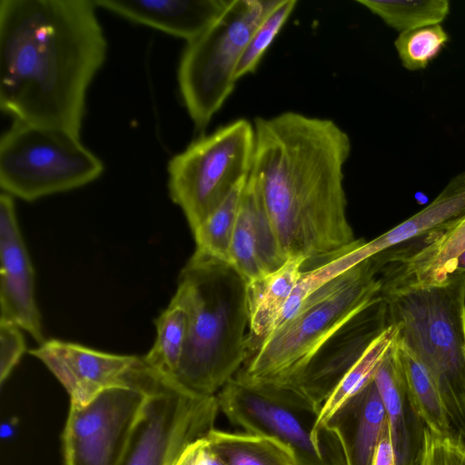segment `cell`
I'll use <instances>...</instances> for the list:
<instances>
[{
	"label": "cell",
	"mask_w": 465,
	"mask_h": 465,
	"mask_svg": "<svg viewBox=\"0 0 465 465\" xmlns=\"http://www.w3.org/2000/svg\"><path fill=\"white\" fill-rule=\"evenodd\" d=\"M253 126L249 176L284 257H304V272L354 247L360 239L346 216L343 186L351 153L346 132L331 119L296 112L257 117Z\"/></svg>",
	"instance_id": "cell-1"
},
{
	"label": "cell",
	"mask_w": 465,
	"mask_h": 465,
	"mask_svg": "<svg viewBox=\"0 0 465 465\" xmlns=\"http://www.w3.org/2000/svg\"><path fill=\"white\" fill-rule=\"evenodd\" d=\"M94 0L0 1V108L80 137L107 42Z\"/></svg>",
	"instance_id": "cell-2"
},
{
	"label": "cell",
	"mask_w": 465,
	"mask_h": 465,
	"mask_svg": "<svg viewBox=\"0 0 465 465\" xmlns=\"http://www.w3.org/2000/svg\"><path fill=\"white\" fill-rule=\"evenodd\" d=\"M175 294L189 317L175 381L193 393L216 395L249 357L247 282L232 265L194 252Z\"/></svg>",
	"instance_id": "cell-3"
},
{
	"label": "cell",
	"mask_w": 465,
	"mask_h": 465,
	"mask_svg": "<svg viewBox=\"0 0 465 465\" xmlns=\"http://www.w3.org/2000/svg\"><path fill=\"white\" fill-rule=\"evenodd\" d=\"M380 294L401 343L433 379L456 440L465 446V274Z\"/></svg>",
	"instance_id": "cell-4"
},
{
	"label": "cell",
	"mask_w": 465,
	"mask_h": 465,
	"mask_svg": "<svg viewBox=\"0 0 465 465\" xmlns=\"http://www.w3.org/2000/svg\"><path fill=\"white\" fill-rule=\"evenodd\" d=\"M380 290L371 259L360 262L310 295L294 317L259 343L234 377L248 382L283 381Z\"/></svg>",
	"instance_id": "cell-5"
},
{
	"label": "cell",
	"mask_w": 465,
	"mask_h": 465,
	"mask_svg": "<svg viewBox=\"0 0 465 465\" xmlns=\"http://www.w3.org/2000/svg\"><path fill=\"white\" fill-rule=\"evenodd\" d=\"M216 397L232 424L283 443L299 465H346L337 435L318 428L322 407L293 388L233 377Z\"/></svg>",
	"instance_id": "cell-6"
},
{
	"label": "cell",
	"mask_w": 465,
	"mask_h": 465,
	"mask_svg": "<svg viewBox=\"0 0 465 465\" xmlns=\"http://www.w3.org/2000/svg\"><path fill=\"white\" fill-rule=\"evenodd\" d=\"M279 0H230L214 23L187 43L177 71L194 126L203 130L234 89L235 73L254 30Z\"/></svg>",
	"instance_id": "cell-7"
},
{
	"label": "cell",
	"mask_w": 465,
	"mask_h": 465,
	"mask_svg": "<svg viewBox=\"0 0 465 465\" xmlns=\"http://www.w3.org/2000/svg\"><path fill=\"white\" fill-rule=\"evenodd\" d=\"M72 134L14 120L0 139L2 191L26 202L82 187L104 172Z\"/></svg>",
	"instance_id": "cell-8"
},
{
	"label": "cell",
	"mask_w": 465,
	"mask_h": 465,
	"mask_svg": "<svg viewBox=\"0 0 465 465\" xmlns=\"http://www.w3.org/2000/svg\"><path fill=\"white\" fill-rule=\"evenodd\" d=\"M253 124L241 118L202 135L168 162V189L191 230L201 224L251 173Z\"/></svg>",
	"instance_id": "cell-9"
},
{
	"label": "cell",
	"mask_w": 465,
	"mask_h": 465,
	"mask_svg": "<svg viewBox=\"0 0 465 465\" xmlns=\"http://www.w3.org/2000/svg\"><path fill=\"white\" fill-rule=\"evenodd\" d=\"M219 410L216 395L178 384L149 395L118 465H174L190 443L214 429Z\"/></svg>",
	"instance_id": "cell-10"
},
{
	"label": "cell",
	"mask_w": 465,
	"mask_h": 465,
	"mask_svg": "<svg viewBox=\"0 0 465 465\" xmlns=\"http://www.w3.org/2000/svg\"><path fill=\"white\" fill-rule=\"evenodd\" d=\"M29 353L54 374L74 405H84L113 387H128L149 396L168 385L143 357L109 353L56 339L45 341Z\"/></svg>",
	"instance_id": "cell-11"
},
{
	"label": "cell",
	"mask_w": 465,
	"mask_h": 465,
	"mask_svg": "<svg viewBox=\"0 0 465 465\" xmlns=\"http://www.w3.org/2000/svg\"><path fill=\"white\" fill-rule=\"evenodd\" d=\"M148 395L128 387L70 404L63 432L64 465H118Z\"/></svg>",
	"instance_id": "cell-12"
},
{
	"label": "cell",
	"mask_w": 465,
	"mask_h": 465,
	"mask_svg": "<svg viewBox=\"0 0 465 465\" xmlns=\"http://www.w3.org/2000/svg\"><path fill=\"white\" fill-rule=\"evenodd\" d=\"M390 325L378 294L331 332L301 367L282 382L322 407L348 371Z\"/></svg>",
	"instance_id": "cell-13"
},
{
	"label": "cell",
	"mask_w": 465,
	"mask_h": 465,
	"mask_svg": "<svg viewBox=\"0 0 465 465\" xmlns=\"http://www.w3.org/2000/svg\"><path fill=\"white\" fill-rule=\"evenodd\" d=\"M0 319L11 322L42 344V318L35 272L18 225L13 196L0 195Z\"/></svg>",
	"instance_id": "cell-14"
},
{
	"label": "cell",
	"mask_w": 465,
	"mask_h": 465,
	"mask_svg": "<svg viewBox=\"0 0 465 465\" xmlns=\"http://www.w3.org/2000/svg\"><path fill=\"white\" fill-rule=\"evenodd\" d=\"M465 251V214L422 238L372 257L380 293L442 282L450 265Z\"/></svg>",
	"instance_id": "cell-15"
},
{
	"label": "cell",
	"mask_w": 465,
	"mask_h": 465,
	"mask_svg": "<svg viewBox=\"0 0 465 465\" xmlns=\"http://www.w3.org/2000/svg\"><path fill=\"white\" fill-rule=\"evenodd\" d=\"M374 381L385 407L396 465H420L427 427L407 391L399 335L381 362Z\"/></svg>",
	"instance_id": "cell-16"
},
{
	"label": "cell",
	"mask_w": 465,
	"mask_h": 465,
	"mask_svg": "<svg viewBox=\"0 0 465 465\" xmlns=\"http://www.w3.org/2000/svg\"><path fill=\"white\" fill-rule=\"evenodd\" d=\"M134 23L153 27L190 42L221 15L230 0H94Z\"/></svg>",
	"instance_id": "cell-17"
},
{
	"label": "cell",
	"mask_w": 465,
	"mask_h": 465,
	"mask_svg": "<svg viewBox=\"0 0 465 465\" xmlns=\"http://www.w3.org/2000/svg\"><path fill=\"white\" fill-rule=\"evenodd\" d=\"M387 424L374 379L341 404L326 422L340 440L346 465H372Z\"/></svg>",
	"instance_id": "cell-18"
},
{
	"label": "cell",
	"mask_w": 465,
	"mask_h": 465,
	"mask_svg": "<svg viewBox=\"0 0 465 465\" xmlns=\"http://www.w3.org/2000/svg\"><path fill=\"white\" fill-rule=\"evenodd\" d=\"M305 262L302 256L288 257L278 270L247 284L249 356L274 331L282 309L303 272Z\"/></svg>",
	"instance_id": "cell-19"
},
{
	"label": "cell",
	"mask_w": 465,
	"mask_h": 465,
	"mask_svg": "<svg viewBox=\"0 0 465 465\" xmlns=\"http://www.w3.org/2000/svg\"><path fill=\"white\" fill-rule=\"evenodd\" d=\"M205 437L225 465H299L291 449L271 437L215 429Z\"/></svg>",
	"instance_id": "cell-20"
},
{
	"label": "cell",
	"mask_w": 465,
	"mask_h": 465,
	"mask_svg": "<svg viewBox=\"0 0 465 465\" xmlns=\"http://www.w3.org/2000/svg\"><path fill=\"white\" fill-rule=\"evenodd\" d=\"M188 312L175 293L169 305L154 320L156 338L144 362L163 379L176 382L188 330Z\"/></svg>",
	"instance_id": "cell-21"
},
{
	"label": "cell",
	"mask_w": 465,
	"mask_h": 465,
	"mask_svg": "<svg viewBox=\"0 0 465 465\" xmlns=\"http://www.w3.org/2000/svg\"><path fill=\"white\" fill-rule=\"evenodd\" d=\"M399 355L408 393L428 430L456 440L437 385L426 368L400 340Z\"/></svg>",
	"instance_id": "cell-22"
},
{
	"label": "cell",
	"mask_w": 465,
	"mask_h": 465,
	"mask_svg": "<svg viewBox=\"0 0 465 465\" xmlns=\"http://www.w3.org/2000/svg\"><path fill=\"white\" fill-rule=\"evenodd\" d=\"M398 335V328L390 323L373 341L322 404L317 423L318 428L325 427L328 420L341 404L374 379L381 362Z\"/></svg>",
	"instance_id": "cell-23"
},
{
	"label": "cell",
	"mask_w": 465,
	"mask_h": 465,
	"mask_svg": "<svg viewBox=\"0 0 465 465\" xmlns=\"http://www.w3.org/2000/svg\"><path fill=\"white\" fill-rule=\"evenodd\" d=\"M248 179V178H247ZM246 180L194 230L195 252L232 265V240Z\"/></svg>",
	"instance_id": "cell-24"
},
{
	"label": "cell",
	"mask_w": 465,
	"mask_h": 465,
	"mask_svg": "<svg viewBox=\"0 0 465 465\" xmlns=\"http://www.w3.org/2000/svg\"><path fill=\"white\" fill-rule=\"evenodd\" d=\"M357 3L379 16L387 25L401 33L440 25L450 13V3L447 0H358Z\"/></svg>",
	"instance_id": "cell-25"
},
{
	"label": "cell",
	"mask_w": 465,
	"mask_h": 465,
	"mask_svg": "<svg viewBox=\"0 0 465 465\" xmlns=\"http://www.w3.org/2000/svg\"><path fill=\"white\" fill-rule=\"evenodd\" d=\"M253 196V184L248 177L242 193L231 249L232 265L247 284L257 282L267 275L257 252Z\"/></svg>",
	"instance_id": "cell-26"
},
{
	"label": "cell",
	"mask_w": 465,
	"mask_h": 465,
	"mask_svg": "<svg viewBox=\"0 0 465 465\" xmlns=\"http://www.w3.org/2000/svg\"><path fill=\"white\" fill-rule=\"evenodd\" d=\"M363 242L364 240L360 239L359 242L346 252L312 269L304 271L284 305L275 329L294 317L303 302L314 292L360 262L367 260L361 250Z\"/></svg>",
	"instance_id": "cell-27"
},
{
	"label": "cell",
	"mask_w": 465,
	"mask_h": 465,
	"mask_svg": "<svg viewBox=\"0 0 465 465\" xmlns=\"http://www.w3.org/2000/svg\"><path fill=\"white\" fill-rule=\"evenodd\" d=\"M449 41L440 25L423 26L400 33L394 41L401 63L410 71L426 68Z\"/></svg>",
	"instance_id": "cell-28"
},
{
	"label": "cell",
	"mask_w": 465,
	"mask_h": 465,
	"mask_svg": "<svg viewBox=\"0 0 465 465\" xmlns=\"http://www.w3.org/2000/svg\"><path fill=\"white\" fill-rule=\"evenodd\" d=\"M296 4V0H279L277 5L260 23L238 64L235 73L236 80L256 70L263 54L286 23Z\"/></svg>",
	"instance_id": "cell-29"
},
{
	"label": "cell",
	"mask_w": 465,
	"mask_h": 465,
	"mask_svg": "<svg viewBox=\"0 0 465 465\" xmlns=\"http://www.w3.org/2000/svg\"><path fill=\"white\" fill-rule=\"evenodd\" d=\"M420 465H465V446L455 439L436 435L426 428Z\"/></svg>",
	"instance_id": "cell-30"
},
{
	"label": "cell",
	"mask_w": 465,
	"mask_h": 465,
	"mask_svg": "<svg viewBox=\"0 0 465 465\" xmlns=\"http://www.w3.org/2000/svg\"><path fill=\"white\" fill-rule=\"evenodd\" d=\"M21 328L0 319V383L9 377L25 351V342Z\"/></svg>",
	"instance_id": "cell-31"
},
{
	"label": "cell",
	"mask_w": 465,
	"mask_h": 465,
	"mask_svg": "<svg viewBox=\"0 0 465 465\" xmlns=\"http://www.w3.org/2000/svg\"><path fill=\"white\" fill-rule=\"evenodd\" d=\"M174 465H225L209 444L206 437L190 443Z\"/></svg>",
	"instance_id": "cell-32"
},
{
	"label": "cell",
	"mask_w": 465,
	"mask_h": 465,
	"mask_svg": "<svg viewBox=\"0 0 465 465\" xmlns=\"http://www.w3.org/2000/svg\"><path fill=\"white\" fill-rule=\"evenodd\" d=\"M372 465H396L389 424H387L377 447Z\"/></svg>",
	"instance_id": "cell-33"
},
{
	"label": "cell",
	"mask_w": 465,
	"mask_h": 465,
	"mask_svg": "<svg viewBox=\"0 0 465 465\" xmlns=\"http://www.w3.org/2000/svg\"><path fill=\"white\" fill-rule=\"evenodd\" d=\"M18 430V419L10 417L5 420L0 427V436L3 440H10L15 437Z\"/></svg>",
	"instance_id": "cell-34"
},
{
	"label": "cell",
	"mask_w": 465,
	"mask_h": 465,
	"mask_svg": "<svg viewBox=\"0 0 465 465\" xmlns=\"http://www.w3.org/2000/svg\"><path fill=\"white\" fill-rule=\"evenodd\" d=\"M461 274H465V251L450 265L445 272L443 280L450 275Z\"/></svg>",
	"instance_id": "cell-35"
}]
</instances>
